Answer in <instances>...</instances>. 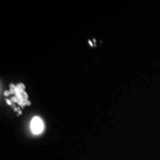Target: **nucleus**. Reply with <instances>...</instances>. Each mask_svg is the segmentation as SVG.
I'll return each instance as SVG.
<instances>
[{"instance_id":"obj_1","label":"nucleus","mask_w":160,"mask_h":160,"mask_svg":"<svg viewBox=\"0 0 160 160\" xmlns=\"http://www.w3.org/2000/svg\"><path fill=\"white\" fill-rule=\"evenodd\" d=\"M31 129L34 134H40L44 130L42 120L38 117L33 118L31 123Z\"/></svg>"}]
</instances>
